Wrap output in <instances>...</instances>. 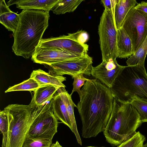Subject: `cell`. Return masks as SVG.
<instances>
[{
  "label": "cell",
  "instance_id": "23",
  "mask_svg": "<svg viewBox=\"0 0 147 147\" xmlns=\"http://www.w3.org/2000/svg\"><path fill=\"white\" fill-rule=\"evenodd\" d=\"M40 86L35 80L30 78L22 83L10 87L5 91V92L18 91H34Z\"/></svg>",
  "mask_w": 147,
  "mask_h": 147
},
{
  "label": "cell",
  "instance_id": "14",
  "mask_svg": "<svg viewBox=\"0 0 147 147\" xmlns=\"http://www.w3.org/2000/svg\"><path fill=\"white\" fill-rule=\"evenodd\" d=\"M0 23L9 31L14 33L20 20L19 14L11 11L4 0H0Z\"/></svg>",
  "mask_w": 147,
  "mask_h": 147
},
{
  "label": "cell",
  "instance_id": "34",
  "mask_svg": "<svg viewBox=\"0 0 147 147\" xmlns=\"http://www.w3.org/2000/svg\"><path fill=\"white\" fill-rule=\"evenodd\" d=\"M142 147H147V143L143 144Z\"/></svg>",
  "mask_w": 147,
  "mask_h": 147
},
{
  "label": "cell",
  "instance_id": "3",
  "mask_svg": "<svg viewBox=\"0 0 147 147\" xmlns=\"http://www.w3.org/2000/svg\"><path fill=\"white\" fill-rule=\"evenodd\" d=\"M142 123L140 115L130 103L114 98L112 110L103 134L108 143L118 146L131 137Z\"/></svg>",
  "mask_w": 147,
  "mask_h": 147
},
{
  "label": "cell",
  "instance_id": "22",
  "mask_svg": "<svg viewBox=\"0 0 147 147\" xmlns=\"http://www.w3.org/2000/svg\"><path fill=\"white\" fill-rule=\"evenodd\" d=\"M147 54V36L137 51L127 60V65H138L145 67V61Z\"/></svg>",
  "mask_w": 147,
  "mask_h": 147
},
{
  "label": "cell",
  "instance_id": "9",
  "mask_svg": "<svg viewBox=\"0 0 147 147\" xmlns=\"http://www.w3.org/2000/svg\"><path fill=\"white\" fill-rule=\"evenodd\" d=\"M92 63V58L87 54L78 58L48 65L49 73L55 76L67 74L72 77L81 73L90 76Z\"/></svg>",
  "mask_w": 147,
  "mask_h": 147
},
{
  "label": "cell",
  "instance_id": "4",
  "mask_svg": "<svg viewBox=\"0 0 147 147\" xmlns=\"http://www.w3.org/2000/svg\"><path fill=\"white\" fill-rule=\"evenodd\" d=\"M51 100L36 108L29 105L14 104L6 107L8 125L3 137L1 147H22L30 127L37 117L50 105Z\"/></svg>",
  "mask_w": 147,
  "mask_h": 147
},
{
  "label": "cell",
  "instance_id": "7",
  "mask_svg": "<svg viewBox=\"0 0 147 147\" xmlns=\"http://www.w3.org/2000/svg\"><path fill=\"white\" fill-rule=\"evenodd\" d=\"M122 27L131 39L134 54L147 36V14L133 7L127 15Z\"/></svg>",
  "mask_w": 147,
  "mask_h": 147
},
{
  "label": "cell",
  "instance_id": "2",
  "mask_svg": "<svg viewBox=\"0 0 147 147\" xmlns=\"http://www.w3.org/2000/svg\"><path fill=\"white\" fill-rule=\"evenodd\" d=\"M18 24L13 33V51L26 59L31 57L42 39L49 25V12L43 10H22Z\"/></svg>",
  "mask_w": 147,
  "mask_h": 147
},
{
  "label": "cell",
  "instance_id": "21",
  "mask_svg": "<svg viewBox=\"0 0 147 147\" xmlns=\"http://www.w3.org/2000/svg\"><path fill=\"white\" fill-rule=\"evenodd\" d=\"M83 1V0H59L51 10L56 15L73 12Z\"/></svg>",
  "mask_w": 147,
  "mask_h": 147
},
{
  "label": "cell",
  "instance_id": "27",
  "mask_svg": "<svg viewBox=\"0 0 147 147\" xmlns=\"http://www.w3.org/2000/svg\"><path fill=\"white\" fill-rule=\"evenodd\" d=\"M83 74L81 73L72 77L74 79V81L73 83V89L70 94L71 96L74 92H77L79 95L80 99L81 98L82 94L80 88L82 86L84 85L85 82L89 79L84 77Z\"/></svg>",
  "mask_w": 147,
  "mask_h": 147
},
{
  "label": "cell",
  "instance_id": "35",
  "mask_svg": "<svg viewBox=\"0 0 147 147\" xmlns=\"http://www.w3.org/2000/svg\"><path fill=\"white\" fill-rule=\"evenodd\" d=\"M85 147H97V146H87Z\"/></svg>",
  "mask_w": 147,
  "mask_h": 147
},
{
  "label": "cell",
  "instance_id": "25",
  "mask_svg": "<svg viewBox=\"0 0 147 147\" xmlns=\"http://www.w3.org/2000/svg\"><path fill=\"white\" fill-rule=\"evenodd\" d=\"M52 141L35 138L27 135L22 147H51Z\"/></svg>",
  "mask_w": 147,
  "mask_h": 147
},
{
  "label": "cell",
  "instance_id": "31",
  "mask_svg": "<svg viewBox=\"0 0 147 147\" xmlns=\"http://www.w3.org/2000/svg\"><path fill=\"white\" fill-rule=\"evenodd\" d=\"M135 8L147 14V2L142 1L137 4Z\"/></svg>",
  "mask_w": 147,
  "mask_h": 147
},
{
  "label": "cell",
  "instance_id": "30",
  "mask_svg": "<svg viewBox=\"0 0 147 147\" xmlns=\"http://www.w3.org/2000/svg\"><path fill=\"white\" fill-rule=\"evenodd\" d=\"M101 1L105 9L110 10L115 9L117 0H102Z\"/></svg>",
  "mask_w": 147,
  "mask_h": 147
},
{
  "label": "cell",
  "instance_id": "1",
  "mask_svg": "<svg viewBox=\"0 0 147 147\" xmlns=\"http://www.w3.org/2000/svg\"><path fill=\"white\" fill-rule=\"evenodd\" d=\"M81 90L82 95L76 107L82 121V136L95 137L106 127L114 97L110 89L96 79L86 81Z\"/></svg>",
  "mask_w": 147,
  "mask_h": 147
},
{
  "label": "cell",
  "instance_id": "5",
  "mask_svg": "<svg viewBox=\"0 0 147 147\" xmlns=\"http://www.w3.org/2000/svg\"><path fill=\"white\" fill-rule=\"evenodd\" d=\"M114 98L130 103L135 98L147 101V74L145 67L124 66L110 88Z\"/></svg>",
  "mask_w": 147,
  "mask_h": 147
},
{
  "label": "cell",
  "instance_id": "13",
  "mask_svg": "<svg viewBox=\"0 0 147 147\" xmlns=\"http://www.w3.org/2000/svg\"><path fill=\"white\" fill-rule=\"evenodd\" d=\"M30 78L35 80L40 86L50 85L58 88L65 87L62 83L66 80L65 77L61 76L53 75L40 69L33 70Z\"/></svg>",
  "mask_w": 147,
  "mask_h": 147
},
{
  "label": "cell",
  "instance_id": "12",
  "mask_svg": "<svg viewBox=\"0 0 147 147\" xmlns=\"http://www.w3.org/2000/svg\"><path fill=\"white\" fill-rule=\"evenodd\" d=\"M124 66L119 65L116 59L102 61L96 66L92 67L91 75L111 88Z\"/></svg>",
  "mask_w": 147,
  "mask_h": 147
},
{
  "label": "cell",
  "instance_id": "19",
  "mask_svg": "<svg viewBox=\"0 0 147 147\" xmlns=\"http://www.w3.org/2000/svg\"><path fill=\"white\" fill-rule=\"evenodd\" d=\"M53 113L58 120L72 130L71 123L65 105L59 94L57 93L51 99Z\"/></svg>",
  "mask_w": 147,
  "mask_h": 147
},
{
  "label": "cell",
  "instance_id": "8",
  "mask_svg": "<svg viewBox=\"0 0 147 147\" xmlns=\"http://www.w3.org/2000/svg\"><path fill=\"white\" fill-rule=\"evenodd\" d=\"M51 101L49 106L37 117L31 126L27 134L28 136L52 141L57 132L58 122L53 113Z\"/></svg>",
  "mask_w": 147,
  "mask_h": 147
},
{
  "label": "cell",
  "instance_id": "33",
  "mask_svg": "<svg viewBox=\"0 0 147 147\" xmlns=\"http://www.w3.org/2000/svg\"><path fill=\"white\" fill-rule=\"evenodd\" d=\"M51 147H63L61 145L59 142L57 141L56 142L53 144H52Z\"/></svg>",
  "mask_w": 147,
  "mask_h": 147
},
{
  "label": "cell",
  "instance_id": "10",
  "mask_svg": "<svg viewBox=\"0 0 147 147\" xmlns=\"http://www.w3.org/2000/svg\"><path fill=\"white\" fill-rule=\"evenodd\" d=\"M85 55L72 53L60 49L38 47L31 59L34 63L49 65Z\"/></svg>",
  "mask_w": 147,
  "mask_h": 147
},
{
  "label": "cell",
  "instance_id": "20",
  "mask_svg": "<svg viewBox=\"0 0 147 147\" xmlns=\"http://www.w3.org/2000/svg\"><path fill=\"white\" fill-rule=\"evenodd\" d=\"M137 4L136 0H117L115 11V18L117 29L122 27L127 13Z\"/></svg>",
  "mask_w": 147,
  "mask_h": 147
},
{
  "label": "cell",
  "instance_id": "18",
  "mask_svg": "<svg viewBox=\"0 0 147 147\" xmlns=\"http://www.w3.org/2000/svg\"><path fill=\"white\" fill-rule=\"evenodd\" d=\"M59 0H18L16 7L19 9L43 10L49 12Z\"/></svg>",
  "mask_w": 147,
  "mask_h": 147
},
{
  "label": "cell",
  "instance_id": "16",
  "mask_svg": "<svg viewBox=\"0 0 147 147\" xmlns=\"http://www.w3.org/2000/svg\"><path fill=\"white\" fill-rule=\"evenodd\" d=\"M117 58H129L134 54L131 39L122 28L117 29Z\"/></svg>",
  "mask_w": 147,
  "mask_h": 147
},
{
  "label": "cell",
  "instance_id": "11",
  "mask_svg": "<svg viewBox=\"0 0 147 147\" xmlns=\"http://www.w3.org/2000/svg\"><path fill=\"white\" fill-rule=\"evenodd\" d=\"M38 47L60 49L70 53L83 55L87 54L88 49L87 44L80 43L69 33L67 35L42 39Z\"/></svg>",
  "mask_w": 147,
  "mask_h": 147
},
{
  "label": "cell",
  "instance_id": "6",
  "mask_svg": "<svg viewBox=\"0 0 147 147\" xmlns=\"http://www.w3.org/2000/svg\"><path fill=\"white\" fill-rule=\"evenodd\" d=\"M115 9H105L100 18L98 33L102 61L117 58V29L115 18Z\"/></svg>",
  "mask_w": 147,
  "mask_h": 147
},
{
  "label": "cell",
  "instance_id": "29",
  "mask_svg": "<svg viewBox=\"0 0 147 147\" xmlns=\"http://www.w3.org/2000/svg\"><path fill=\"white\" fill-rule=\"evenodd\" d=\"M69 34L73 38L82 44L85 43L89 39L88 34L84 31L79 30L75 33Z\"/></svg>",
  "mask_w": 147,
  "mask_h": 147
},
{
  "label": "cell",
  "instance_id": "26",
  "mask_svg": "<svg viewBox=\"0 0 147 147\" xmlns=\"http://www.w3.org/2000/svg\"><path fill=\"white\" fill-rule=\"evenodd\" d=\"M130 103L139 113L142 123L147 122V101L135 98Z\"/></svg>",
  "mask_w": 147,
  "mask_h": 147
},
{
  "label": "cell",
  "instance_id": "24",
  "mask_svg": "<svg viewBox=\"0 0 147 147\" xmlns=\"http://www.w3.org/2000/svg\"><path fill=\"white\" fill-rule=\"evenodd\" d=\"M146 137L139 131L136 132L131 137L117 147H142Z\"/></svg>",
  "mask_w": 147,
  "mask_h": 147
},
{
  "label": "cell",
  "instance_id": "32",
  "mask_svg": "<svg viewBox=\"0 0 147 147\" xmlns=\"http://www.w3.org/2000/svg\"><path fill=\"white\" fill-rule=\"evenodd\" d=\"M18 1V0H10L7 2V4L8 7H9V6L13 4H16Z\"/></svg>",
  "mask_w": 147,
  "mask_h": 147
},
{
  "label": "cell",
  "instance_id": "17",
  "mask_svg": "<svg viewBox=\"0 0 147 147\" xmlns=\"http://www.w3.org/2000/svg\"><path fill=\"white\" fill-rule=\"evenodd\" d=\"M57 91L65 106L71 123V131L74 134L78 143L82 145V142L77 129L74 113V107H76L77 106L73 102L71 96L66 91L65 87H61L59 88Z\"/></svg>",
  "mask_w": 147,
  "mask_h": 147
},
{
  "label": "cell",
  "instance_id": "28",
  "mask_svg": "<svg viewBox=\"0 0 147 147\" xmlns=\"http://www.w3.org/2000/svg\"><path fill=\"white\" fill-rule=\"evenodd\" d=\"M8 122V111L5 107L0 112V131L3 136L7 133Z\"/></svg>",
  "mask_w": 147,
  "mask_h": 147
},
{
  "label": "cell",
  "instance_id": "15",
  "mask_svg": "<svg viewBox=\"0 0 147 147\" xmlns=\"http://www.w3.org/2000/svg\"><path fill=\"white\" fill-rule=\"evenodd\" d=\"M59 88L52 85L40 86L34 92L30 104L32 108H36L50 101Z\"/></svg>",
  "mask_w": 147,
  "mask_h": 147
}]
</instances>
